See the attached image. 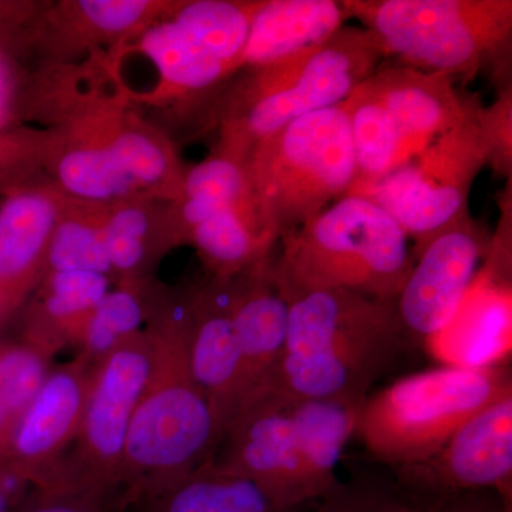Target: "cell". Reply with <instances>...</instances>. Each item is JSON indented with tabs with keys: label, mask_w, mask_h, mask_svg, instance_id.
<instances>
[{
	"label": "cell",
	"mask_w": 512,
	"mask_h": 512,
	"mask_svg": "<svg viewBox=\"0 0 512 512\" xmlns=\"http://www.w3.org/2000/svg\"><path fill=\"white\" fill-rule=\"evenodd\" d=\"M26 3L0 2V52L18 40L20 29L29 20Z\"/></svg>",
	"instance_id": "obj_33"
},
{
	"label": "cell",
	"mask_w": 512,
	"mask_h": 512,
	"mask_svg": "<svg viewBox=\"0 0 512 512\" xmlns=\"http://www.w3.org/2000/svg\"><path fill=\"white\" fill-rule=\"evenodd\" d=\"M147 330L151 370L128 431L119 511L204 466L218 447L210 404L191 372L185 291L164 289Z\"/></svg>",
	"instance_id": "obj_2"
},
{
	"label": "cell",
	"mask_w": 512,
	"mask_h": 512,
	"mask_svg": "<svg viewBox=\"0 0 512 512\" xmlns=\"http://www.w3.org/2000/svg\"><path fill=\"white\" fill-rule=\"evenodd\" d=\"M93 369L77 356L52 366L13 431L2 470L36 493L63 490V464L79 436Z\"/></svg>",
	"instance_id": "obj_13"
},
{
	"label": "cell",
	"mask_w": 512,
	"mask_h": 512,
	"mask_svg": "<svg viewBox=\"0 0 512 512\" xmlns=\"http://www.w3.org/2000/svg\"><path fill=\"white\" fill-rule=\"evenodd\" d=\"M130 505L141 512H303L311 504L299 510H281L254 483L224 473L208 461Z\"/></svg>",
	"instance_id": "obj_24"
},
{
	"label": "cell",
	"mask_w": 512,
	"mask_h": 512,
	"mask_svg": "<svg viewBox=\"0 0 512 512\" xmlns=\"http://www.w3.org/2000/svg\"><path fill=\"white\" fill-rule=\"evenodd\" d=\"M52 360L19 336L0 339V392L18 423L49 375Z\"/></svg>",
	"instance_id": "obj_29"
},
{
	"label": "cell",
	"mask_w": 512,
	"mask_h": 512,
	"mask_svg": "<svg viewBox=\"0 0 512 512\" xmlns=\"http://www.w3.org/2000/svg\"><path fill=\"white\" fill-rule=\"evenodd\" d=\"M444 74L383 63L343 101L356 160L349 194L372 187L419 156L466 113L463 97Z\"/></svg>",
	"instance_id": "obj_8"
},
{
	"label": "cell",
	"mask_w": 512,
	"mask_h": 512,
	"mask_svg": "<svg viewBox=\"0 0 512 512\" xmlns=\"http://www.w3.org/2000/svg\"><path fill=\"white\" fill-rule=\"evenodd\" d=\"M163 291L151 278L117 282L87 320L77 342V357L94 367L144 332Z\"/></svg>",
	"instance_id": "obj_25"
},
{
	"label": "cell",
	"mask_w": 512,
	"mask_h": 512,
	"mask_svg": "<svg viewBox=\"0 0 512 512\" xmlns=\"http://www.w3.org/2000/svg\"><path fill=\"white\" fill-rule=\"evenodd\" d=\"M288 335L271 389L360 404L409 345L394 301L345 289L284 296Z\"/></svg>",
	"instance_id": "obj_1"
},
{
	"label": "cell",
	"mask_w": 512,
	"mask_h": 512,
	"mask_svg": "<svg viewBox=\"0 0 512 512\" xmlns=\"http://www.w3.org/2000/svg\"><path fill=\"white\" fill-rule=\"evenodd\" d=\"M3 99H2V80H0V119H2Z\"/></svg>",
	"instance_id": "obj_37"
},
{
	"label": "cell",
	"mask_w": 512,
	"mask_h": 512,
	"mask_svg": "<svg viewBox=\"0 0 512 512\" xmlns=\"http://www.w3.org/2000/svg\"><path fill=\"white\" fill-rule=\"evenodd\" d=\"M386 60L376 37L345 26L322 45L282 62L247 70L221 97L215 148L247 160L252 148L306 114L338 106Z\"/></svg>",
	"instance_id": "obj_3"
},
{
	"label": "cell",
	"mask_w": 512,
	"mask_h": 512,
	"mask_svg": "<svg viewBox=\"0 0 512 512\" xmlns=\"http://www.w3.org/2000/svg\"><path fill=\"white\" fill-rule=\"evenodd\" d=\"M512 392L507 366H444L403 377L360 407L356 433L370 456L396 468L421 463L488 404Z\"/></svg>",
	"instance_id": "obj_6"
},
{
	"label": "cell",
	"mask_w": 512,
	"mask_h": 512,
	"mask_svg": "<svg viewBox=\"0 0 512 512\" xmlns=\"http://www.w3.org/2000/svg\"><path fill=\"white\" fill-rule=\"evenodd\" d=\"M104 239L114 282L151 278L154 265L178 239L170 201L136 198L106 207Z\"/></svg>",
	"instance_id": "obj_22"
},
{
	"label": "cell",
	"mask_w": 512,
	"mask_h": 512,
	"mask_svg": "<svg viewBox=\"0 0 512 512\" xmlns=\"http://www.w3.org/2000/svg\"><path fill=\"white\" fill-rule=\"evenodd\" d=\"M148 330L94 366L82 426L63 464V490L99 495L119 512L128 431L151 370Z\"/></svg>",
	"instance_id": "obj_10"
},
{
	"label": "cell",
	"mask_w": 512,
	"mask_h": 512,
	"mask_svg": "<svg viewBox=\"0 0 512 512\" xmlns=\"http://www.w3.org/2000/svg\"><path fill=\"white\" fill-rule=\"evenodd\" d=\"M480 101L471 97L464 116L409 163L357 192L392 215L413 241L416 255L430 239L468 214L474 180L487 167Z\"/></svg>",
	"instance_id": "obj_9"
},
{
	"label": "cell",
	"mask_w": 512,
	"mask_h": 512,
	"mask_svg": "<svg viewBox=\"0 0 512 512\" xmlns=\"http://www.w3.org/2000/svg\"><path fill=\"white\" fill-rule=\"evenodd\" d=\"M25 498V490L18 481L0 471V512H13Z\"/></svg>",
	"instance_id": "obj_34"
},
{
	"label": "cell",
	"mask_w": 512,
	"mask_h": 512,
	"mask_svg": "<svg viewBox=\"0 0 512 512\" xmlns=\"http://www.w3.org/2000/svg\"><path fill=\"white\" fill-rule=\"evenodd\" d=\"M490 242L468 212L414 255L412 272L394 301L410 343L426 346L446 328L473 285Z\"/></svg>",
	"instance_id": "obj_14"
},
{
	"label": "cell",
	"mask_w": 512,
	"mask_h": 512,
	"mask_svg": "<svg viewBox=\"0 0 512 512\" xmlns=\"http://www.w3.org/2000/svg\"><path fill=\"white\" fill-rule=\"evenodd\" d=\"M429 512H511V504L495 491H477L433 500Z\"/></svg>",
	"instance_id": "obj_32"
},
{
	"label": "cell",
	"mask_w": 512,
	"mask_h": 512,
	"mask_svg": "<svg viewBox=\"0 0 512 512\" xmlns=\"http://www.w3.org/2000/svg\"><path fill=\"white\" fill-rule=\"evenodd\" d=\"M274 275L282 295L345 289L396 301L414 255L402 227L375 201L348 194L281 238Z\"/></svg>",
	"instance_id": "obj_4"
},
{
	"label": "cell",
	"mask_w": 512,
	"mask_h": 512,
	"mask_svg": "<svg viewBox=\"0 0 512 512\" xmlns=\"http://www.w3.org/2000/svg\"><path fill=\"white\" fill-rule=\"evenodd\" d=\"M62 6L83 35L94 40H127L164 16L171 2L80 0Z\"/></svg>",
	"instance_id": "obj_27"
},
{
	"label": "cell",
	"mask_w": 512,
	"mask_h": 512,
	"mask_svg": "<svg viewBox=\"0 0 512 512\" xmlns=\"http://www.w3.org/2000/svg\"><path fill=\"white\" fill-rule=\"evenodd\" d=\"M210 463L251 481L284 511L299 510L323 495L293 417V397L271 387L239 407Z\"/></svg>",
	"instance_id": "obj_11"
},
{
	"label": "cell",
	"mask_w": 512,
	"mask_h": 512,
	"mask_svg": "<svg viewBox=\"0 0 512 512\" xmlns=\"http://www.w3.org/2000/svg\"><path fill=\"white\" fill-rule=\"evenodd\" d=\"M168 10L130 37L136 40L134 49L154 64L160 77L148 99H200L220 93L237 69L215 55L191 30L175 22Z\"/></svg>",
	"instance_id": "obj_19"
},
{
	"label": "cell",
	"mask_w": 512,
	"mask_h": 512,
	"mask_svg": "<svg viewBox=\"0 0 512 512\" xmlns=\"http://www.w3.org/2000/svg\"><path fill=\"white\" fill-rule=\"evenodd\" d=\"M245 165L259 210L281 241L355 184V150L343 103L306 114L259 141Z\"/></svg>",
	"instance_id": "obj_7"
},
{
	"label": "cell",
	"mask_w": 512,
	"mask_h": 512,
	"mask_svg": "<svg viewBox=\"0 0 512 512\" xmlns=\"http://www.w3.org/2000/svg\"><path fill=\"white\" fill-rule=\"evenodd\" d=\"M431 501L407 493L389 478L357 476L339 481L303 512H429Z\"/></svg>",
	"instance_id": "obj_28"
},
{
	"label": "cell",
	"mask_w": 512,
	"mask_h": 512,
	"mask_svg": "<svg viewBox=\"0 0 512 512\" xmlns=\"http://www.w3.org/2000/svg\"><path fill=\"white\" fill-rule=\"evenodd\" d=\"M67 198L53 185L22 183L0 202V326L28 303L46 274L47 249Z\"/></svg>",
	"instance_id": "obj_16"
},
{
	"label": "cell",
	"mask_w": 512,
	"mask_h": 512,
	"mask_svg": "<svg viewBox=\"0 0 512 512\" xmlns=\"http://www.w3.org/2000/svg\"><path fill=\"white\" fill-rule=\"evenodd\" d=\"M104 214L106 207L101 205L67 200L47 249L46 272H94L114 281Z\"/></svg>",
	"instance_id": "obj_26"
},
{
	"label": "cell",
	"mask_w": 512,
	"mask_h": 512,
	"mask_svg": "<svg viewBox=\"0 0 512 512\" xmlns=\"http://www.w3.org/2000/svg\"><path fill=\"white\" fill-rule=\"evenodd\" d=\"M188 357L195 383L210 404L218 444L241 403L242 363L231 312V279L211 278L185 291Z\"/></svg>",
	"instance_id": "obj_17"
},
{
	"label": "cell",
	"mask_w": 512,
	"mask_h": 512,
	"mask_svg": "<svg viewBox=\"0 0 512 512\" xmlns=\"http://www.w3.org/2000/svg\"><path fill=\"white\" fill-rule=\"evenodd\" d=\"M278 235L266 224L258 202L212 215L188 234L211 278L231 279L274 258Z\"/></svg>",
	"instance_id": "obj_23"
},
{
	"label": "cell",
	"mask_w": 512,
	"mask_h": 512,
	"mask_svg": "<svg viewBox=\"0 0 512 512\" xmlns=\"http://www.w3.org/2000/svg\"><path fill=\"white\" fill-rule=\"evenodd\" d=\"M510 228L511 222L503 221L456 315L424 346L444 366H507L512 349Z\"/></svg>",
	"instance_id": "obj_15"
},
{
	"label": "cell",
	"mask_w": 512,
	"mask_h": 512,
	"mask_svg": "<svg viewBox=\"0 0 512 512\" xmlns=\"http://www.w3.org/2000/svg\"><path fill=\"white\" fill-rule=\"evenodd\" d=\"M274 261L275 256L231 278L232 320L242 363L239 407L269 389L285 352L289 308L275 281Z\"/></svg>",
	"instance_id": "obj_18"
},
{
	"label": "cell",
	"mask_w": 512,
	"mask_h": 512,
	"mask_svg": "<svg viewBox=\"0 0 512 512\" xmlns=\"http://www.w3.org/2000/svg\"><path fill=\"white\" fill-rule=\"evenodd\" d=\"M393 474L400 488L423 500L495 491L511 504L512 392L471 417L434 456Z\"/></svg>",
	"instance_id": "obj_12"
},
{
	"label": "cell",
	"mask_w": 512,
	"mask_h": 512,
	"mask_svg": "<svg viewBox=\"0 0 512 512\" xmlns=\"http://www.w3.org/2000/svg\"><path fill=\"white\" fill-rule=\"evenodd\" d=\"M13 512H117L113 503L99 495L82 491H33Z\"/></svg>",
	"instance_id": "obj_31"
},
{
	"label": "cell",
	"mask_w": 512,
	"mask_h": 512,
	"mask_svg": "<svg viewBox=\"0 0 512 512\" xmlns=\"http://www.w3.org/2000/svg\"><path fill=\"white\" fill-rule=\"evenodd\" d=\"M511 114V84L503 87L493 106L481 107L480 110L487 165L501 177H511L512 171Z\"/></svg>",
	"instance_id": "obj_30"
},
{
	"label": "cell",
	"mask_w": 512,
	"mask_h": 512,
	"mask_svg": "<svg viewBox=\"0 0 512 512\" xmlns=\"http://www.w3.org/2000/svg\"><path fill=\"white\" fill-rule=\"evenodd\" d=\"M397 64L454 82L507 69L511 0H342Z\"/></svg>",
	"instance_id": "obj_5"
},
{
	"label": "cell",
	"mask_w": 512,
	"mask_h": 512,
	"mask_svg": "<svg viewBox=\"0 0 512 512\" xmlns=\"http://www.w3.org/2000/svg\"><path fill=\"white\" fill-rule=\"evenodd\" d=\"M349 19L342 0H262L249 28L241 70L262 69L322 45Z\"/></svg>",
	"instance_id": "obj_20"
},
{
	"label": "cell",
	"mask_w": 512,
	"mask_h": 512,
	"mask_svg": "<svg viewBox=\"0 0 512 512\" xmlns=\"http://www.w3.org/2000/svg\"><path fill=\"white\" fill-rule=\"evenodd\" d=\"M113 279L94 272H46L30 296L19 338L53 359L77 346L87 320Z\"/></svg>",
	"instance_id": "obj_21"
},
{
	"label": "cell",
	"mask_w": 512,
	"mask_h": 512,
	"mask_svg": "<svg viewBox=\"0 0 512 512\" xmlns=\"http://www.w3.org/2000/svg\"><path fill=\"white\" fill-rule=\"evenodd\" d=\"M16 426H18V421L10 413L8 404H6L2 392H0V470H2L5 458L8 456L10 440H12Z\"/></svg>",
	"instance_id": "obj_35"
},
{
	"label": "cell",
	"mask_w": 512,
	"mask_h": 512,
	"mask_svg": "<svg viewBox=\"0 0 512 512\" xmlns=\"http://www.w3.org/2000/svg\"><path fill=\"white\" fill-rule=\"evenodd\" d=\"M120 512H141V511L138 510L136 505H127V507H124L123 510H121Z\"/></svg>",
	"instance_id": "obj_36"
}]
</instances>
